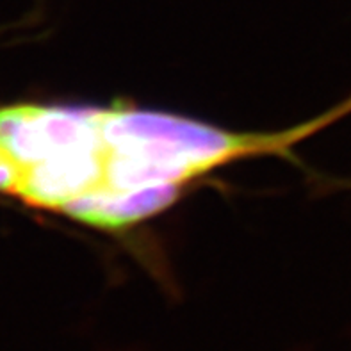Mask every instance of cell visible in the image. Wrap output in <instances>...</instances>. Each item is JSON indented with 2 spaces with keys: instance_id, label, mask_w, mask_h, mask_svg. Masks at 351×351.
Returning a JSON list of instances; mask_svg holds the SVG:
<instances>
[{
  "instance_id": "cell-2",
  "label": "cell",
  "mask_w": 351,
  "mask_h": 351,
  "mask_svg": "<svg viewBox=\"0 0 351 351\" xmlns=\"http://www.w3.org/2000/svg\"><path fill=\"white\" fill-rule=\"evenodd\" d=\"M0 143L27 204L70 216L102 186L100 109L58 106L0 107Z\"/></svg>"
},
{
  "instance_id": "cell-3",
  "label": "cell",
  "mask_w": 351,
  "mask_h": 351,
  "mask_svg": "<svg viewBox=\"0 0 351 351\" xmlns=\"http://www.w3.org/2000/svg\"><path fill=\"white\" fill-rule=\"evenodd\" d=\"M18 175L14 169L13 160L8 156L5 148L0 143V191L4 193H16Z\"/></svg>"
},
{
  "instance_id": "cell-1",
  "label": "cell",
  "mask_w": 351,
  "mask_h": 351,
  "mask_svg": "<svg viewBox=\"0 0 351 351\" xmlns=\"http://www.w3.org/2000/svg\"><path fill=\"white\" fill-rule=\"evenodd\" d=\"M351 111V100L317 120L280 134H234L182 116L100 109L102 186L77 205L71 218H95L123 200L148 191H180L184 182L246 156H289L294 143Z\"/></svg>"
}]
</instances>
